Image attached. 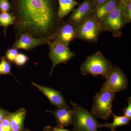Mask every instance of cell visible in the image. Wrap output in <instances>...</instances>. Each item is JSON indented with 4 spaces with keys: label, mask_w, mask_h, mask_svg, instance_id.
I'll list each match as a JSON object with an SVG mask.
<instances>
[{
    "label": "cell",
    "mask_w": 131,
    "mask_h": 131,
    "mask_svg": "<svg viewBox=\"0 0 131 131\" xmlns=\"http://www.w3.org/2000/svg\"><path fill=\"white\" fill-rule=\"evenodd\" d=\"M52 131H73L65 129L64 127H61L57 126L52 129Z\"/></svg>",
    "instance_id": "obj_28"
},
{
    "label": "cell",
    "mask_w": 131,
    "mask_h": 131,
    "mask_svg": "<svg viewBox=\"0 0 131 131\" xmlns=\"http://www.w3.org/2000/svg\"><path fill=\"white\" fill-rule=\"evenodd\" d=\"M48 42L46 39L35 38L28 33H24L16 39L12 48L30 51L41 45L47 44Z\"/></svg>",
    "instance_id": "obj_10"
},
{
    "label": "cell",
    "mask_w": 131,
    "mask_h": 131,
    "mask_svg": "<svg viewBox=\"0 0 131 131\" xmlns=\"http://www.w3.org/2000/svg\"><path fill=\"white\" fill-rule=\"evenodd\" d=\"M18 53V50L15 48L8 49L6 53V57L7 60L11 63H14L15 59Z\"/></svg>",
    "instance_id": "obj_21"
},
{
    "label": "cell",
    "mask_w": 131,
    "mask_h": 131,
    "mask_svg": "<svg viewBox=\"0 0 131 131\" xmlns=\"http://www.w3.org/2000/svg\"><path fill=\"white\" fill-rule=\"evenodd\" d=\"M101 90L116 93L126 89L128 85L126 75L119 67L114 66L106 78Z\"/></svg>",
    "instance_id": "obj_8"
},
{
    "label": "cell",
    "mask_w": 131,
    "mask_h": 131,
    "mask_svg": "<svg viewBox=\"0 0 131 131\" xmlns=\"http://www.w3.org/2000/svg\"><path fill=\"white\" fill-rule=\"evenodd\" d=\"M0 75H10L16 79L11 72L12 64L11 63L7 60L4 56L0 58Z\"/></svg>",
    "instance_id": "obj_19"
},
{
    "label": "cell",
    "mask_w": 131,
    "mask_h": 131,
    "mask_svg": "<svg viewBox=\"0 0 131 131\" xmlns=\"http://www.w3.org/2000/svg\"><path fill=\"white\" fill-rule=\"evenodd\" d=\"M9 115L3 120L1 122V124L3 127L7 131H13L10 124Z\"/></svg>",
    "instance_id": "obj_25"
},
{
    "label": "cell",
    "mask_w": 131,
    "mask_h": 131,
    "mask_svg": "<svg viewBox=\"0 0 131 131\" xmlns=\"http://www.w3.org/2000/svg\"><path fill=\"white\" fill-rule=\"evenodd\" d=\"M24 131H31L30 130H29V129H25V130Z\"/></svg>",
    "instance_id": "obj_32"
},
{
    "label": "cell",
    "mask_w": 131,
    "mask_h": 131,
    "mask_svg": "<svg viewBox=\"0 0 131 131\" xmlns=\"http://www.w3.org/2000/svg\"><path fill=\"white\" fill-rule=\"evenodd\" d=\"M0 131H7L2 126L0 123Z\"/></svg>",
    "instance_id": "obj_30"
},
{
    "label": "cell",
    "mask_w": 131,
    "mask_h": 131,
    "mask_svg": "<svg viewBox=\"0 0 131 131\" xmlns=\"http://www.w3.org/2000/svg\"><path fill=\"white\" fill-rule=\"evenodd\" d=\"M43 131H52V128L51 126H47L44 128Z\"/></svg>",
    "instance_id": "obj_29"
},
{
    "label": "cell",
    "mask_w": 131,
    "mask_h": 131,
    "mask_svg": "<svg viewBox=\"0 0 131 131\" xmlns=\"http://www.w3.org/2000/svg\"><path fill=\"white\" fill-rule=\"evenodd\" d=\"M112 115L114 117V121L111 124L106 122L105 124L99 123L98 128L102 127H107L111 130V131H116L117 127L129 125L130 121L129 119L124 116H117L113 113Z\"/></svg>",
    "instance_id": "obj_17"
},
{
    "label": "cell",
    "mask_w": 131,
    "mask_h": 131,
    "mask_svg": "<svg viewBox=\"0 0 131 131\" xmlns=\"http://www.w3.org/2000/svg\"><path fill=\"white\" fill-rule=\"evenodd\" d=\"M12 10L10 0H0V13L11 12Z\"/></svg>",
    "instance_id": "obj_23"
},
{
    "label": "cell",
    "mask_w": 131,
    "mask_h": 131,
    "mask_svg": "<svg viewBox=\"0 0 131 131\" xmlns=\"http://www.w3.org/2000/svg\"><path fill=\"white\" fill-rule=\"evenodd\" d=\"M102 32L101 23L93 15L76 26V39L89 43L97 42Z\"/></svg>",
    "instance_id": "obj_7"
},
{
    "label": "cell",
    "mask_w": 131,
    "mask_h": 131,
    "mask_svg": "<svg viewBox=\"0 0 131 131\" xmlns=\"http://www.w3.org/2000/svg\"><path fill=\"white\" fill-rule=\"evenodd\" d=\"M48 112L54 115L57 126L64 128L73 124L74 113L72 108L57 107L54 111Z\"/></svg>",
    "instance_id": "obj_13"
},
{
    "label": "cell",
    "mask_w": 131,
    "mask_h": 131,
    "mask_svg": "<svg viewBox=\"0 0 131 131\" xmlns=\"http://www.w3.org/2000/svg\"><path fill=\"white\" fill-rule=\"evenodd\" d=\"M29 58L26 54L18 53L15 59L14 63L19 66H22L26 64L28 61Z\"/></svg>",
    "instance_id": "obj_20"
},
{
    "label": "cell",
    "mask_w": 131,
    "mask_h": 131,
    "mask_svg": "<svg viewBox=\"0 0 131 131\" xmlns=\"http://www.w3.org/2000/svg\"><path fill=\"white\" fill-rule=\"evenodd\" d=\"M11 113L0 107V123L5 118L9 116Z\"/></svg>",
    "instance_id": "obj_26"
},
{
    "label": "cell",
    "mask_w": 131,
    "mask_h": 131,
    "mask_svg": "<svg viewBox=\"0 0 131 131\" xmlns=\"http://www.w3.org/2000/svg\"><path fill=\"white\" fill-rule=\"evenodd\" d=\"M25 109L21 108L9 115L10 124L13 131H24V121L26 115Z\"/></svg>",
    "instance_id": "obj_15"
},
{
    "label": "cell",
    "mask_w": 131,
    "mask_h": 131,
    "mask_svg": "<svg viewBox=\"0 0 131 131\" xmlns=\"http://www.w3.org/2000/svg\"><path fill=\"white\" fill-rule=\"evenodd\" d=\"M120 0H108L95 8L93 15L100 23L104 19L119 3Z\"/></svg>",
    "instance_id": "obj_14"
},
{
    "label": "cell",
    "mask_w": 131,
    "mask_h": 131,
    "mask_svg": "<svg viewBox=\"0 0 131 131\" xmlns=\"http://www.w3.org/2000/svg\"><path fill=\"white\" fill-rule=\"evenodd\" d=\"M58 14L59 18L62 20L79 5L75 0H58Z\"/></svg>",
    "instance_id": "obj_16"
},
{
    "label": "cell",
    "mask_w": 131,
    "mask_h": 131,
    "mask_svg": "<svg viewBox=\"0 0 131 131\" xmlns=\"http://www.w3.org/2000/svg\"><path fill=\"white\" fill-rule=\"evenodd\" d=\"M15 18V38L28 33L48 41L54 39L62 21L58 16V0H10Z\"/></svg>",
    "instance_id": "obj_1"
},
{
    "label": "cell",
    "mask_w": 131,
    "mask_h": 131,
    "mask_svg": "<svg viewBox=\"0 0 131 131\" xmlns=\"http://www.w3.org/2000/svg\"><path fill=\"white\" fill-rule=\"evenodd\" d=\"M95 7L100 6L104 3L106 2L108 0H92Z\"/></svg>",
    "instance_id": "obj_27"
},
{
    "label": "cell",
    "mask_w": 131,
    "mask_h": 131,
    "mask_svg": "<svg viewBox=\"0 0 131 131\" xmlns=\"http://www.w3.org/2000/svg\"><path fill=\"white\" fill-rule=\"evenodd\" d=\"M49 58L51 60L52 66L49 76H51L55 67L58 64L67 63L75 56L71 51L69 46L56 39L49 41Z\"/></svg>",
    "instance_id": "obj_6"
},
{
    "label": "cell",
    "mask_w": 131,
    "mask_h": 131,
    "mask_svg": "<svg viewBox=\"0 0 131 131\" xmlns=\"http://www.w3.org/2000/svg\"><path fill=\"white\" fill-rule=\"evenodd\" d=\"M116 93L105 90L96 92L94 96L91 111V114L96 118L107 121L112 116L113 102Z\"/></svg>",
    "instance_id": "obj_3"
},
{
    "label": "cell",
    "mask_w": 131,
    "mask_h": 131,
    "mask_svg": "<svg viewBox=\"0 0 131 131\" xmlns=\"http://www.w3.org/2000/svg\"><path fill=\"white\" fill-rule=\"evenodd\" d=\"M121 1H122V2L125 3H127L131 1V0H120Z\"/></svg>",
    "instance_id": "obj_31"
},
{
    "label": "cell",
    "mask_w": 131,
    "mask_h": 131,
    "mask_svg": "<svg viewBox=\"0 0 131 131\" xmlns=\"http://www.w3.org/2000/svg\"><path fill=\"white\" fill-rule=\"evenodd\" d=\"M71 104L74 113L73 131H98L99 122L91 113L75 102Z\"/></svg>",
    "instance_id": "obj_4"
},
{
    "label": "cell",
    "mask_w": 131,
    "mask_h": 131,
    "mask_svg": "<svg viewBox=\"0 0 131 131\" xmlns=\"http://www.w3.org/2000/svg\"><path fill=\"white\" fill-rule=\"evenodd\" d=\"M113 66L111 61L106 58L101 52L98 51L87 57L80 66V72L83 76L90 74L95 77L101 75L106 78Z\"/></svg>",
    "instance_id": "obj_2"
},
{
    "label": "cell",
    "mask_w": 131,
    "mask_h": 131,
    "mask_svg": "<svg viewBox=\"0 0 131 131\" xmlns=\"http://www.w3.org/2000/svg\"><path fill=\"white\" fill-rule=\"evenodd\" d=\"M76 39V26L68 20L61 21L58 28L54 39L69 45Z\"/></svg>",
    "instance_id": "obj_11"
},
{
    "label": "cell",
    "mask_w": 131,
    "mask_h": 131,
    "mask_svg": "<svg viewBox=\"0 0 131 131\" xmlns=\"http://www.w3.org/2000/svg\"><path fill=\"white\" fill-rule=\"evenodd\" d=\"M74 8L68 20L76 26L92 15L95 6L92 0H84Z\"/></svg>",
    "instance_id": "obj_9"
},
{
    "label": "cell",
    "mask_w": 131,
    "mask_h": 131,
    "mask_svg": "<svg viewBox=\"0 0 131 131\" xmlns=\"http://www.w3.org/2000/svg\"><path fill=\"white\" fill-rule=\"evenodd\" d=\"M15 18L12 12L0 13V26L4 28V34L5 37L8 27L14 24Z\"/></svg>",
    "instance_id": "obj_18"
},
{
    "label": "cell",
    "mask_w": 131,
    "mask_h": 131,
    "mask_svg": "<svg viewBox=\"0 0 131 131\" xmlns=\"http://www.w3.org/2000/svg\"><path fill=\"white\" fill-rule=\"evenodd\" d=\"M123 15L127 24L131 22V1L125 3Z\"/></svg>",
    "instance_id": "obj_22"
},
{
    "label": "cell",
    "mask_w": 131,
    "mask_h": 131,
    "mask_svg": "<svg viewBox=\"0 0 131 131\" xmlns=\"http://www.w3.org/2000/svg\"><path fill=\"white\" fill-rule=\"evenodd\" d=\"M125 3L120 1L115 8L101 22L103 31L112 33L115 38H119L122 35V30L127 24L123 15Z\"/></svg>",
    "instance_id": "obj_5"
},
{
    "label": "cell",
    "mask_w": 131,
    "mask_h": 131,
    "mask_svg": "<svg viewBox=\"0 0 131 131\" xmlns=\"http://www.w3.org/2000/svg\"><path fill=\"white\" fill-rule=\"evenodd\" d=\"M128 105L127 107H124L123 109L124 116L127 117L130 120L131 119V97L130 96L127 98Z\"/></svg>",
    "instance_id": "obj_24"
},
{
    "label": "cell",
    "mask_w": 131,
    "mask_h": 131,
    "mask_svg": "<svg viewBox=\"0 0 131 131\" xmlns=\"http://www.w3.org/2000/svg\"><path fill=\"white\" fill-rule=\"evenodd\" d=\"M31 83L48 98L53 106L58 108L70 107L66 103L60 91L46 86H41L33 82Z\"/></svg>",
    "instance_id": "obj_12"
}]
</instances>
